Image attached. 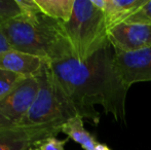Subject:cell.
Here are the masks:
<instances>
[{"label": "cell", "instance_id": "cell-1", "mask_svg": "<svg viewBox=\"0 0 151 150\" xmlns=\"http://www.w3.org/2000/svg\"><path fill=\"white\" fill-rule=\"evenodd\" d=\"M115 50L111 44L86 60L71 58L50 63L59 86L76 110L78 116L100 121L96 105L118 122H127L125 101L129 88L121 79L115 66Z\"/></svg>", "mask_w": 151, "mask_h": 150}, {"label": "cell", "instance_id": "cell-2", "mask_svg": "<svg viewBox=\"0 0 151 150\" xmlns=\"http://www.w3.org/2000/svg\"><path fill=\"white\" fill-rule=\"evenodd\" d=\"M2 29L12 50L50 63L74 57L63 23L45 16L40 9L21 14L3 23Z\"/></svg>", "mask_w": 151, "mask_h": 150}, {"label": "cell", "instance_id": "cell-3", "mask_svg": "<svg viewBox=\"0 0 151 150\" xmlns=\"http://www.w3.org/2000/svg\"><path fill=\"white\" fill-rule=\"evenodd\" d=\"M63 27L74 57L78 60H86L110 45L105 14L91 0H75L71 18L63 23Z\"/></svg>", "mask_w": 151, "mask_h": 150}, {"label": "cell", "instance_id": "cell-4", "mask_svg": "<svg viewBox=\"0 0 151 150\" xmlns=\"http://www.w3.org/2000/svg\"><path fill=\"white\" fill-rule=\"evenodd\" d=\"M38 90L31 108L21 126H34L46 124H61L78 116L76 110L52 74L50 63L44 66L37 76Z\"/></svg>", "mask_w": 151, "mask_h": 150}, {"label": "cell", "instance_id": "cell-5", "mask_svg": "<svg viewBox=\"0 0 151 150\" xmlns=\"http://www.w3.org/2000/svg\"><path fill=\"white\" fill-rule=\"evenodd\" d=\"M37 90V78H26L14 90L0 98V130L21 126L33 104Z\"/></svg>", "mask_w": 151, "mask_h": 150}, {"label": "cell", "instance_id": "cell-6", "mask_svg": "<svg viewBox=\"0 0 151 150\" xmlns=\"http://www.w3.org/2000/svg\"><path fill=\"white\" fill-rule=\"evenodd\" d=\"M115 66L127 88L151 81V45L135 52L115 50Z\"/></svg>", "mask_w": 151, "mask_h": 150}, {"label": "cell", "instance_id": "cell-7", "mask_svg": "<svg viewBox=\"0 0 151 150\" xmlns=\"http://www.w3.org/2000/svg\"><path fill=\"white\" fill-rule=\"evenodd\" d=\"M61 124L25 126L0 130V150H30L37 141L61 133Z\"/></svg>", "mask_w": 151, "mask_h": 150}, {"label": "cell", "instance_id": "cell-8", "mask_svg": "<svg viewBox=\"0 0 151 150\" xmlns=\"http://www.w3.org/2000/svg\"><path fill=\"white\" fill-rule=\"evenodd\" d=\"M109 42L115 50L135 52L151 45V24L125 21L109 29Z\"/></svg>", "mask_w": 151, "mask_h": 150}, {"label": "cell", "instance_id": "cell-9", "mask_svg": "<svg viewBox=\"0 0 151 150\" xmlns=\"http://www.w3.org/2000/svg\"><path fill=\"white\" fill-rule=\"evenodd\" d=\"M48 61L16 50L0 52V69L25 78L37 77Z\"/></svg>", "mask_w": 151, "mask_h": 150}, {"label": "cell", "instance_id": "cell-10", "mask_svg": "<svg viewBox=\"0 0 151 150\" xmlns=\"http://www.w3.org/2000/svg\"><path fill=\"white\" fill-rule=\"evenodd\" d=\"M146 1L147 0H106L104 14L109 29L129 20Z\"/></svg>", "mask_w": 151, "mask_h": 150}, {"label": "cell", "instance_id": "cell-11", "mask_svg": "<svg viewBox=\"0 0 151 150\" xmlns=\"http://www.w3.org/2000/svg\"><path fill=\"white\" fill-rule=\"evenodd\" d=\"M61 133H64L69 139L79 144L83 150H93L99 143L96 137L86 130L83 118L80 116H75L67 120L62 126Z\"/></svg>", "mask_w": 151, "mask_h": 150}, {"label": "cell", "instance_id": "cell-12", "mask_svg": "<svg viewBox=\"0 0 151 150\" xmlns=\"http://www.w3.org/2000/svg\"><path fill=\"white\" fill-rule=\"evenodd\" d=\"M35 1L42 14L61 23H66L71 18L75 0H35Z\"/></svg>", "mask_w": 151, "mask_h": 150}, {"label": "cell", "instance_id": "cell-13", "mask_svg": "<svg viewBox=\"0 0 151 150\" xmlns=\"http://www.w3.org/2000/svg\"><path fill=\"white\" fill-rule=\"evenodd\" d=\"M26 78L21 75L0 69V98L7 95L12 90H14Z\"/></svg>", "mask_w": 151, "mask_h": 150}, {"label": "cell", "instance_id": "cell-14", "mask_svg": "<svg viewBox=\"0 0 151 150\" xmlns=\"http://www.w3.org/2000/svg\"><path fill=\"white\" fill-rule=\"evenodd\" d=\"M21 10L16 0H0V24L20 16Z\"/></svg>", "mask_w": 151, "mask_h": 150}, {"label": "cell", "instance_id": "cell-15", "mask_svg": "<svg viewBox=\"0 0 151 150\" xmlns=\"http://www.w3.org/2000/svg\"><path fill=\"white\" fill-rule=\"evenodd\" d=\"M68 139H58L56 136L47 137L39 140L32 146L30 150H65Z\"/></svg>", "mask_w": 151, "mask_h": 150}, {"label": "cell", "instance_id": "cell-16", "mask_svg": "<svg viewBox=\"0 0 151 150\" xmlns=\"http://www.w3.org/2000/svg\"><path fill=\"white\" fill-rule=\"evenodd\" d=\"M127 21L151 24V0H147L146 3L136 14H134Z\"/></svg>", "mask_w": 151, "mask_h": 150}, {"label": "cell", "instance_id": "cell-17", "mask_svg": "<svg viewBox=\"0 0 151 150\" xmlns=\"http://www.w3.org/2000/svg\"><path fill=\"white\" fill-rule=\"evenodd\" d=\"M12 50V47H10L7 38L4 34V31L2 29V24H0V52H6V50Z\"/></svg>", "mask_w": 151, "mask_h": 150}, {"label": "cell", "instance_id": "cell-18", "mask_svg": "<svg viewBox=\"0 0 151 150\" xmlns=\"http://www.w3.org/2000/svg\"><path fill=\"white\" fill-rule=\"evenodd\" d=\"M93 150H111V148H110L108 145L104 144V143H98V145L95 147V149Z\"/></svg>", "mask_w": 151, "mask_h": 150}]
</instances>
